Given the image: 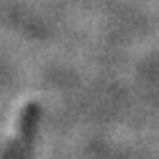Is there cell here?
<instances>
[{
    "label": "cell",
    "mask_w": 159,
    "mask_h": 159,
    "mask_svg": "<svg viewBox=\"0 0 159 159\" xmlns=\"http://www.w3.org/2000/svg\"><path fill=\"white\" fill-rule=\"evenodd\" d=\"M35 134H37V113L27 111L17 121L12 138L6 142L4 152L0 153V159H29Z\"/></svg>",
    "instance_id": "cell-1"
}]
</instances>
